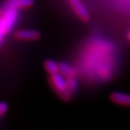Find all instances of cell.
<instances>
[{"mask_svg":"<svg viewBox=\"0 0 130 130\" xmlns=\"http://www.w3.org/2000/svg\"><path fill=\"white\" fill-rule=\"evenodd\" d=\"M19 12L17 9L5 7L0 9V46L6 35L10 34L18 20Z\"/></svg>","mask_w":130,"mask_h":130,"instance_id":"cell-1","label":"cell"},{"mask_svg":"<svg viewBox=\"0 0 130 130\" xmlns=\"http://www.w3.org/2000/svg\"><path fill=\"white\" fill-rule=\"evenodd\" d=\"M14 36L16 40L19 41H37L41 38V34L37 30L20 29L14 32Z\"/></svg>","mask_w":130,"mask_h":130,"instance_id":"cell-3","label":"cell"},{"mask_svg":"<svg viewBox=\"0 0 130 130\" xmlns=\"http://www.w3.org/2000/svg\"><path fill=\"white\" fill-rule=\"evenodd\" d=\"M67 79V85H68V89L71 91V94H73L74 92H76V90L78 89V81L76 79L75 76L73 77H69L66 78Z\"/></svg>","mask_w":130,"mask_h":130,"instance_id":"cell-9","label":"cell"},{"mask_svg":"<svg viewBox=\"0 0 130 130\" xmlns=\"http://www.w3.org/2000/svg\"><path fill=\"white\" fill-rule=\"evenodd\" d=\"M7 109H8L7 103H6L4 101L0 102V117H2L3 115H5L7 112Z\"/></svg>","mask_w":130,"mask_h":130,"instance_id":"cell-10","label":"cell"},{"mask_svg":"<svg viewBox=\"0 0 130 130\" xmlns=\"http://www.w3.org/2000/svg\"><path fill=\"white\" fill-rule=\"evenodd\" d=\"M109 100L113 103L121 106L130 107V94L122 93V92H112L109 95Z\"/></svg>","mask_w":130,"mask_h":130,"instance_id":"cell-6","label":"cell"},{"mask_svg":"<svg viewBox=\"0 0 130 130\" xmlns=\"http://www.w3.org/2000/svg\"><path fill=\"white\" fill-rule=\"evenodd\" d=\"M50 84L58 95L65 101L71 100V93L68 89L67 79L61 72L55 73L50 77Z\"/></svg>","mask_w":130,"mask_h":130,"instance_id":"cell-2","label":"cell"},{"mask_svg":"<svg viewBox=\"0 0 130 130\" xmlns=\"http://www.w3.org/2000/svg\"><path fill=\"white\" fill-rule=\"evenodd\" d=\"M127 39H128V40L130 41V31H129V32H127Z\"/></svg>","mask_w":130,"mask_h":130,"instance_id":"cell-11","label":"cell"},{"mask_svg":"<svg viewBox=\"0 0 130 130\" xmlns=\"http://www.w3.org/2000/svg\"><path fill=\"white\" fill-rule=\"evenodd\" d=\"M59 68H60V72H61L65 78L73 77V76L76 75V71L74 70V68H72L71 65L67 64V63L60 62Z\"/></svg>","mask_w":130,"mask_h":130,"instance_id":"cell-8","label":"cell"},{"mask_svg":"<svg viewBox=\"0 0 130 130\" xmlns=\"http://www.w3.org/2000/svg\"><path fill=\"white\" fill-rule=\"evenodd\" d=\"M68 1H69L70 5H71L74 13L76 14V15L82 22H89V18H90L89 13L83 6V4L80 2V0H68Z\"/></svg>","mask_w":130,"mask_h":130,"instance_id":"cell-4","label":"cell"},{"mask_svg":"<svg viewBox=\"0 0 130 130\" xmlns=\"http://www.w3.org/2000/svg\"><path fill=\"white\" fill-rule=\"evenodd\" d=\"M43 67H44L45 71L50 74V75H53L55 73L60 72V68H59V63L55 62L53 60H46L43 62Z\"/></svg>","mask_w":130,"mask_h":130,"instance_id":"cell-7","label":"cell"},{"mask_svg":"<svg viewBox=\"0 0 130 130\" xmlns=\"http://www.w3.org/2000/svg\"><path fill=\"white\" fill-rule=\"evenodd\" d=\"M35 5V0H5L3 6L14 9H26Z\"/></svg>","mask_w":130,"mask_h":130,"instance_id":"cell-5","label":"cell"}]
</instances>
